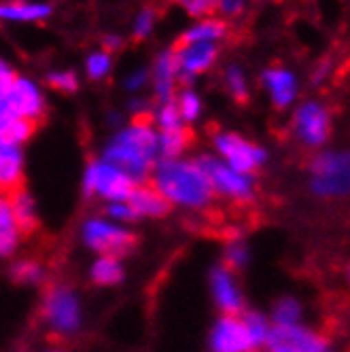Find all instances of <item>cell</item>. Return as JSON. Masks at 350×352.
<instances>
[{
    "label": "cell",
    "instance_id": "obj_1",
    "mask_svg": "<svg viewBox=\"0 0 350 352\" xmlns=\"http://www.w3.org/2000/svg\"><path fill=\"white\" fill-rule=\"evenodd\" d=\"M149 181L170 206L183 210H206L215 199L210 183L197 160H160L149 174Z\"/></svg>",
    "mask_w": 350,
    "mask_h": 352
},
{
    "label": "cell",
    "instance_id": "obj_2",
    "mask_svg": "<svg viewBox=\"0 0 350 352\" xmlns=\"http://www.w3.org/2000/svg\"><path fill=\"white\" fill-rule=\"evenodd\" d=\"M102 157L121 168L140 185L149 181V174L160 162L157 130L144 117L121 125L115 136L105 144Z\"/></svg>",
    "mask_w": 350,
    "mask_h": 352
},
{
    "label": "cell",
    "instance_id": "obj_3",
    "mask_svg": "<svg viewBox=\"0 0 350 352\" xmlns=\"http://www.w3.org/2000/svg\"><path fill=\"white\" fill-rule=\"evenodd\" d=\"M350 189V157L346 151L322 148L310 162V191L322 199L346 197Z\"/></svg>",
    "mask_w": 350,
    "mask_h": 352
},
{
    "label": "cell",
    "instance_id": "obj_4",
    "mask_svg": "<svg viewBox=\"0 0 350 352\" xmlns=\"http://www.w3.org/2000/svg\"><path fill=\"white\" fill-rule=\"evenodd\" d=\"M197 162L202 166L215 195L225 197L236 204H248L255 199L257 183H255L253 174H244V172L234 170L232 166L221 162L215 153L199 155Z\"/></svg>",
    "mask_w": 350,
    "mask_h": 352
},
{
    "label": "cell",
    "instance_id": "obj_5",
    "mask_svg": "<svg viewBox=\"0 0 350 352\" xmlns=\"http://www.w3.org/2000/svg\"><path fill=\"white\" fill-rule=\"evenodd\" d=\"M138 183L123 172L121 168H117L115 164L107 162L105 157L91 160L85 166L83 172V191L89 197H100L105 202H123L128 199L132 189Z\"/></svg>",
    "mask_w": 350,
    "mask_h": 352
},
{
    "label": "cell",
    "instance_id": "obj_6",
    "mask_svg": "<svg viewBox=\"0 0 350 352\" xmlns=\"http://www.w3.org/2000/svg\"><path fill=\"white\" fill-rule=\"evenodd\" d=\"M43 316L45 322L49 324V329L58 336L70 338L74 333H79L83 327L81 297L77 295V291L66 285L52 287L43 301Z\"/></svg>",
    "mask_w": 350,
    "mask_h": 352
},
{
    "label": "cell",
    "instance_id": "obj_7",
    "mask_svg": "<svg viewBox=\"0 0 350 352\" xmlns=\"http://www.w3.org/2000/svg\"><path fill=\"white\" fill-rule=\"evenodd\" d=\"M83 244L96 255L126 257L136 246V236L126 228L107 217H89L81 228Z\"/></svg>",
    "mask_w": 350,
    "mask_h": 352
},
{
    "label": "cell",
    "instance_id": "obj_8",
    "mask_svg": "<svg viewBox=\"0 0 350 352\" xmlns=\"http://www.w3.org/2000/svg\"><path fill=\"white\" fill-rule=\"evenodd\" d=\"M291 130L295 140L306 148H322L331 138L333 117L329 107L320 100L299 102L293 111Z\"/></svg>",
    "mask_w": 350,
    "mask_h": 352
},
{
    "label": "cell",
    "instance_id": "obj_9",
    "mask_svg": "<svg viewBox=\"0 0 350 352\" xmlns=\"http://www.w3.org/2000/svg\"><path fill=\"white\" fill-rule=\"evenodd\" d=\"M212 146H215V155L221 162L244 174H255L267 162V151L261 144L248 140L236 132H228V130L215 132Z\"/></svg>",
    "mask_w": 350,
    "mask_h": 352
},
{
    "label": "cell",
    "instance_id": "obj_10",
    "mask_svg": "<svg viewBox=\"0 0 350 352\" xmlns=\"http://www.w3.org/2000/svg\"><path fill=\"white\" fill-rule=\"evenodd\" d=\"M3 98L9 115L13 117L26 119L36 125L47 115V96L43 85L26 74H15V79L3 91Z\"/></svg>",
    "mask_w": 350,
    "mask_h": 352
},
{
    "label": "cell",
    "instance_id": "obj_11",
    "mask_svg": "<svg viewBox=\"0 0 350 352\" xmlns=\"http://www.w3.org/2000/svg\"><path fill=\"white\" fill-rule=\"evenodd\" d=\"M265 350H278V352H331L329 340L312 331L306 324H293V327H274L265 344Z\"/></svg>",
    "mask_w": 350,
    "mask_h": 352
},
{
    "label": "cell",
    "instance_id": "obj_12",
    "mask_svg": "<svg viewBox=\"0 0 350 352\" xmlns=\"http://www.w3.org/2000/svg\"><path fill=\"white\" fill-rule=\"evenodd\" d=\"M174 64H177L179 83H193L202 74H206L219 60V45L204 43H181L172 52Z\"/></svg>",
    "mask_w": 350,
    "mask_h": 352
},
{
    "label": "cell",
    "instance_id": "obj_13",
    "mask_svg": "<svg viewBox=\"0 0 350 352\" xmlns=\"http://www.w3.org/2000/svg\"><path fill=\"white\" fill-rule=\"evenodd\" d=\"M210 352H255L253 340L240 314H223L208 333Z\"/></svg>",
    "mask_w": 350,
    "mask_h": 352
},
{
    "label": "cell",
    "instance_id": "obj_14",
    "mask_svg": "<svg viewBox=\"0 0 350 352\" xmlns=\"http://www.w3.org/2000/svg\"><path fill=\"white\" fill-rule=\"evenodd\" d=\"M210 293L221 314H242L244 312V293L238 285L236 272L228 265H215L208 276Z\"/></svg>",
    "mask_w": 350,
    "mask_h": 352
},
{
    "label": "cell",
    "instance_id": "obj_15",
    "mask_svg": "<svg viewBox=\"0 0 350 352\" xmlns=\"http://www.w3.org/2000/svg\"><path fill=\"white\" fill-rule=\"evenodd\" d=\"M261 87L267 94L274 109L287 111L297 102L299 96V79L291 68L270 66L261 72Z\"/></svg>",
    "mask_w": 350,
    "mask_h": 352
},
{
    "label": "cell",
    "instance_id": "obj_16",
    "mask_svg": "<svg viewBox=\"0 0 350 352\" xmlns=\"http://www.w3.org/2000/svg\"><path fill=\"white\" fill-rule=\"evenodd\" d=\"M149 83L153 85V96L157 98V102H170V100H174L179 87V74H177L172 49H166V52H162L153 60L151 72H149Z\"/></svg>",
    "mask_w": 350,
    "mask_h": 352
},
{
    "label": "cell",
    "instance_id": "obj_17",
    "mask_svg": "<svg viewBox=\"0 0 350 352\" xmlns=\"http://www.w3.org/2000/svg\"><path fill=\"white\" fill-rule=\"evenodd\" d=\"M52 5L43 0H0V21L39 23L52 17Z\"/></svg>",
    "mask_w": 350,
    "mask_h": 352
},
{
    "label": "cell",
    "instance_id": "obj_18",
    "mask_svg": "<svg viewBox=\"0 0 350 352\" xmlns=\"http://www.w3.org/2000/svg\"><path fill=\"white\" fill-rule=\"evenodd\" d=\"M26 157L23 148L13 144H0V193H11L23 185Z\"/></svg>",
    "mask_w": 350,
    "mask_h": 352
},
{
    "label": "cell",
    "instance_id": "obj_19",
    "mask_svg": "<svg viewBox=\"0 0 350 352\" xmlns=\"http://www.w3.org/2000/svg\"><path fill=\"white\" fill-rule=\"evenodd\" d=\"M128 202L138 219H162L172 208L164 199V195L153 185H146V183H140L132 189Z\"/></svg>",
    "mask_w": 350,
    "mask_h": 352
},
{
    "label": "cell",
    "instance_id": "obj_20",
    "mask_svg": "<svg viewBox=\"0 0 350 352\" xmlns=\"http://www.w3.org/2000/svg\"><path fill=\"white\" fill-rule=\"evenodd\" d=\"M230 26L221 17H202L195 19L189 28L181 34V43H204V45H219L228 38Z\"/></svg>",
    "mask_w": 350,
    "mask_h": 352
},
{
    "label": "cell",
    "instance_id": "obj_21",
    "mask_svg": "<svg viewBox=\"0 0 350 352\" xmlns=\"http://www.w3.org/2000/svg\"><path fill=\"white\" fill-rule=\"evenodd\" d=\"M21 242V230L11 210L9 193H0V257H13Z\"/></svg>",
    "mask_w": 350,
    "mask_h": 352
},
{
    "label": "cell",
    "instance_id": "obj_22",
    "mask_svg": "<svg viewBox=\"0 0 350 352\" xmlns=\"http://www.w3.org/2000/svg\"><path fill=\"white\" fill-rule=\"evenodd\" d=\"M9 202H11V210L15 214V221L19 225L21 234L34 232V228L39 225V208H36V199L32 197V193L19 187L9 193Z\"/></svg>",
    "mask_w": 350,
    "mask_h": 352
},
{
    "label": "cell",
    "instance_id": "obj_23",
    "mask_svg": "<svg viewBox=\"0 0 350 352\" xmlns=\"http://www.w3.org/2000/svg\"><path fill=\"white\" fill-rule=\"evenodd\" d=\"M89 278L98 287H117L126 278V270L119 257L111 255H98L89 267Z\"/></svg>",
    "mask_w": 350,
    "mask_h": 352
},
{
    "label": "cell",
    "instance_id": "obj_24",
    "mask_svg": "<svg viewBox=\"0 0 350 352\" xmlns=\"http://www.w3.org/2000/svg\"><path fill=\"white\" fill-rule=\"evenodd\" d=\"M36 125L26 121V119H19L13 115H7L0 119V144H13V146H23L32 132H34Z\"/></svg>",
    "mask_w": 350,
    "mask_h": 352
},
{
    "label": "cell",
    "instance_id": "obj_25",
    "mask_svg": "<svg viewBox=\"0 0 350 352\" xmlns=\"http://www.w3.org/2000/svg\"><path fill=\"white\" fill-rule=\"evenodd\" d=\"M191 144V134L187 128L170 130V132H157V151L160 160H174L183 157L185 151Z\"/></svg>",
    "mask_w": 350,
    "mask_h": 352
},
{
    "label": "cell",
    "instance_id": "obj_26",
    "mask_svg": "<svg viewBox=\"0 0 350 352\" xmlns=\"http://www.w3.org/2000/svg\"><path fill=\"white\" fill-rule=\"evenodd\" d=\"M174 104H177L185 125H191V123L199 121V117H202V113H204V100H202V96H199L189 85L183 87L181 91H177V96H174Z\"/></svg>",
    "mask_w": 350,
    "mask_h": 352
},
{
    "label": "cell",
    "instance_id": "obj_27",
    "mask_svg": "<svg viewBox=\"0 0 350 352\" xmlns=\"http://www.w3.org/2000/svg\"><path fill=\"white\" fill-rule=\"evenodd\" d=\"M302 316H304L302 301L295 297H283L276 301V306H274L270 322L274 327H293L302 322Z\"/></svg>",
    "mask_w": 350,
    "mask_h": 352
},
{
    "label": "cell",
    "instance_id": "obj_28",
    "mask_svg": "<svg viewBox=\"0 0 350 352\" xmlns=\"http://www.w3.org/2000/svg\"><path fill=\"white\" fill-rule=\"evenodd\" d=\"M151 123L157 132H170V130H181V128H187L181 119V113L174 104V100L170 102H157V107L153 109L151 113Z\"/></svg>",
    "mask_w": 350,
    "mask_h": 352
},
{
    "label": "cell",
    "instance_id": "obj_29",
    "mask_svg": "<svg viewBox=\"0 0 350 352\" xmlns=\"http://www.w3.org/2000/svg\"><path fill=\"white\" fill-rule=\"evenodd\" d=\"M242 320L246 324V331L253 340V346L255 350L259 348H265L267 344V338H270V331H272V322L267 316H263L261 312H253V310H244L242 314Z\"/></svg>",
    "mask_w": 350,
    "mask_h": 352
},
{
    "label": "cell",
    "instance_id": "obj_30",
    "mask_svg": "<svg viewBox=\"0 0 350 352\" xmlns=\"http://www.w3.org/2000/svg\"><path fill=\"white\" fill-rule=\"evenodd\" d=\"M225 87H228V91L238 100V102H246L248 100V94H251V85H248V77L246 72L240 64H230L228 68H225Z\"/></svg>",
    "mask_w": 350,
    "mask_h": 352
},
{
    "label": "cell",
    "instance_id": "obj_31",
    "mask_svg": "<svg viewBox=\"0 0 350 352\" xmlns=\"http://www.w3.org/2000/svg\"><path fill=\"white\" fill-rule=\"evenodd\" d=\"M85 72L91 81H105L113 72V54L105 49H96L85 58Z\"/></svg>",
    "mask_w": 350,
    "mask_h": 352
},
{
    "label": "cell",
    "instance_id": "obj_32",
    "mask_svg": "<svg viewBox=\"0 0 350 352\" xmlns=\"http://www.w3.org/2000/svg\"><path fill=\"white\" fill-rule=\"evenodd\" d=\"M11 278L19 285H39L45 278V272L39 261L21 259L11 265Z\"/></svg>",
    "mask_w": 350,
    "mask_h": 352
},
{
    "label": "cell",
    "instance_id": "obj_33",
    "mask_svg": "<svg viewBox=\"0 0 350 352\" xmlns=\"http://www.w3.org/2000/svg\"><path fill=\"white\" fill-rule=\"evenodd\" d=\"M157 23V11L153 7H144L136 13L134 21H132V36L138 41H144L151 36L153 28Z\"/></svg>",
    "mask_w": 350,
    "mask_h": 352
},
{
    "label": "cell",
    "instance_id": "obj_34",
    "mask_svg": "<svg viewBox=\"0 0 350 352\" xmlns=\"http://www.w3.org/2000/svg\"><path fill=\"white\" fill-rule=\"evenodd\" d=\"M47 83L62 94H74L79 89V74L68 68H60L47 74Z\"/></svg>",
    "mask_w": 350,
    "mask_h": 352
},
{
    "label": "cell",
    "instance_id": "obj_35",
    "mask_svg": "<svg viewBox=\"0 0 350 352\" xmlns=\"http://www.w3.org/2000/svg\"><path fill=\"white\" fill-rule=\"evenodd\" d=\"M225 265H228L230 270H242L248 265V261H251V250H248V246L240 240L236 242H230L228 248H225Z\"/></svg>",
    "mask_w": 350,
    "mask_h": 352
},
{
    "label": "cell",
    "instance_id": "obj_36",
    "mask_svg": "<svg viewBox=\"0 0 350 352\" xmlns=\"http://www.w3.org/2000/svg\"><path fill=\"white\" fill-rule=\"evenodd\" d=\"M251 3H253V0H217V11L215 13H219V17L223 21H236L248 11Z\"/></svg>",
    "mask_w": 350,
    "mask_h": 352
},
{
    "label": "cell",
    "instance_id": "obj_37",
    "mask_svg": "<svg viewBox=\"0 0 350 352\" xmlns=\"http://www.w3.org/2000/svg\"><path fill=\"white\" fill-rule=\"evenodd\" d=\"M107 219H111L119 225H130V223L138 221V217L132 210L128 199H123V202H109L107 204Z\"/></svg>",
    "mask_w": 350,
    "mask_h": 352
},
{
    "label": "cell",
    "instance_id": "obj_38",
    "mask_svg": "<svg viewBox=\"0 0 350 352\" xmlns=\"http://www.w3.org/2000/svg\"><path fill=\"white\" fill-rule=\"evenodd\" d=\"M181 5L187 11V15L195 17V19L212 17L217 11V0H183Z\"/></svg>",
    "mask_w": 350,
    "mask_h": 352
},
{
    "label": "cell",
    "instance_id": "obj_39",
    "mask_svg": "<svg viewBox=\"0 0 350 352\" xmlns=\"http://www.w3.org/2000/svg\"><path fill=\"white\" fill-rule=\"evenodd\" d=\"M146 85H149V72L144 68H136L126 77V89L132 91V94H138Z\"/></svg>",
    "mask_w": 350,
    "mask_h": 352
},
{
    "label": "cell",
    "instance_id": "obj_40",
    "mask_svg": "<svg viewBox=\"0 0 350 352\" xmlns=\"http://www.w3.org/2000/svg\"><path fill=\"white\" fill-rule=\"evenodd\" d=\"M15 68L5 58H0V91L7 89V85L15 79Z\"/></svg>",
    "mask_w": 350,
    "mask_h": 352
},
{
    "label": "cell",
    "instance_id": "obj_41",
    "mask_svg": "<svg viewBox=\"0 0 350 352\" xmlns=\"http://www.w3.org/2000/svg\"><path fill=\"white\" fill-rule=\"evenodd\" d=\"M130 111H132V115H134V119H140V117H144V113H146V109H149V102L144 98H138V96H134L132 100H130Z\"/></svg>",
    "mask_w": 350,
    "mask_h": 352
},
{
    "label": "cell",
    "instance_id": "obj_42",
    "mask_svg": "<svg viewBox=\"0 0 350 352\" xmlns=\"http://www.w3.org/2000/svg\"><path fill=\"white\" fill-rule=\"evenodd\" d=\"M121 47H123V38H121V34H107V36H105V41H102V49H105V52H109V54L119 52Z\"/></svg>",
    "mask_w": 350,
    "mask_h": 352
},
{
    "label": "cell",
    "instance_id": "obj_43",
    "mask_svg": "<svg viewBox=\"0 0 350 352\" xmlns=\"http://www.w3.org/2000/svg\"><path fill=\"white\" fill-rule=\"evenodd\" d=\"M327 74H329V64H320V66L314 70V74H312V81L318 85V83H322L325 79H327Z\"/></svg>",
    "mask_w": 350,
    "mask_h": 352
},
{
    "label": "cell",
    "instance_id": "obj_44",
    "mask_svg": "<svg viewBox=\"0 0 350 352\" xmlns=\"http://www.w3.org/2000/svg\"><path fill=\"white\" fill-rule=\"evenodd\" d=\"M9 111H7V104H5V98H3V91H0V119L7 117Z\"/></svg>",
    "mask_w": 350,
    "mask_h": 352
},
{
    "label": "cell",
    "instance_id": "obj_45",
    "mask_svg": "<svg viewBox=\"0 0 350 352\" xmlns=\"http://www.w3.org/2000/svg\"><path fill=\"white\" fill-rule=\"evenodd\" d=\"M43 352H62V350H43Z\"/></svg>",
    "mask_w": 350,
    "mask_h": 352
},
{
    "label": "cell",
    "instance_id": "obj_46",
    "mask_svg": "<svg viewBox=\"0 0 350 352\" xmlns=\"http://www.w3.org/2000/svg\"><path fill=\"white\" fill-rule=\"evenodd\" d=\"M172 3H183V0H172Z\"/></svg>",
    "mask_w": 350,
    "mask_h": 352
},
{
    "label": "cell",
    "instance_id": "obj_47",
    "mask_svg": "<svg viewBox=\"0 0 350 352\" xmlns=\"http://www.w3.org/2000/svg\"><path fill=\"white\" fill-rule=\"evenodd\" d=\"M267 352H278V350H267Z\"/></svg>",
    "mask_w": 350,
    "mask_h": 352
}]
</instances>
